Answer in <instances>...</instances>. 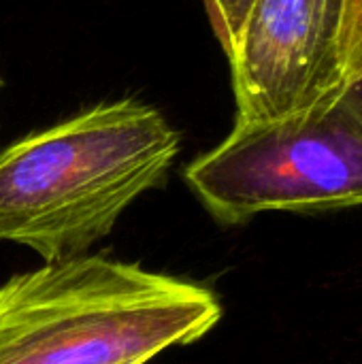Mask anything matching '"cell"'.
Returning a JSON list of instances; mask_svg holds the SVG:
<instances>
[{
	"label": "cell",
	"instance_id": "4",
	"mask_svg": "<svg viewBox=\"0 0 362 364\" xmlns=\"http://www.w3.org/2000/svg\"><path fill=\"white\" fill-rule=\"evenodd\" d=\"M344 0H252L228 55L237 122H265L339 98Z\"/></svg>",
	"mask_w": 362,
	"mask_h": 364
},
{
	"label": "cell",
	"instance_id": "1",
	"mask_svg": "<svg viewBox=\"0 0 362 364\" xmlns=\"http://www.w3.org/2000/svg\"><path fill=\"white\" fill-rule=\"evenodd\" d=\"M179 134L137 100L96 105L0 154V241L43 262L87 254L122 213L164 183Z\"/></svg>",
	"mask_w": 362,
	"mask_h": 364
},
{
	"label": "cell",
	"instance_id": "7",
	"mask_svg": "<svg viewBox=\"0 0 362 364\" xmlns=\"http://www.w3.org/2000/svg\"><path fill=\"white\" fill-rule=\"evenodd\" d=\"M339 102L362 130V75L346 83V87L339 94Z\"/></svg>",
	"mask_w": 362,
	"mask_h": 364
},
{
	"label": "cell",
	"instance_id": "2",
	"mask_svg": "<svg viewBox=\"0 0 362 364\" xmlns=\"http://www.w3.org/2000/svg\"><path fill=\"white\" fill-rule=\"evenodd\" d=\"M220 318V299L201 284L81 254L0 286V364H147Z\"/></svg>",
	"mask_w": 362,
	"mask_h": 364
},
{
	"label": "cell",
	"instance_id": "3",
	"mask_svg": "<svg viewBox=\"0 0 362 364\" xmlns=\"http://www.w3.org/2000/svg\"><path fill=\"white\" fill-rule=\"evenodd\" d=\"M186 183L222 224L258 213L362 205V130L339 98L277 119L235 124L186 168Z\"/></svg>",
	"mask_w": 362,
	"mask_h": 364
},
{
	"label": "cell",
	"instance_id": "5",
	"mask_svg": "<svg viewBox=\"0 0 362 364\" xmlns=\"http://www.w3.org/2000/svg\"><path fill=\"white\" fill-rule=\"evenodd\" d=\"M250 6H252V0H205L211 28L226 58L235 49V43L239 38V32L243 28Z\"/></svg>",
	"mask_w": 362,
	"mask_h": 364
},
{
	"label": "cell",
	"instance_id": "6",
	"mask_svg": "<svg viewBox=\"0 0 362 364\" xmlns=\"http://www.w3.org/2000/svg\"><path fill=\"white\" fill-rule=\"evenodd\" d=\"M341 60L346 83L362 75V0H344Z\"/></svg>",
	"mask_w": 362,
	"mask_h": 364
},
{
	"label": "cell",
	"instance_id": "8",
	"mask_svg": "<svg viewBox=\"0 0 362 364\" xmlns=\"http://www.w3.org/2000/svg\"><path fill=\"white\" fill-rule=\"evenodd\" d=\"M0 87H2V79H0Z\"/></svg>",
	"mask_w": 362,
	"mask_h": 364
}]
</instances>
